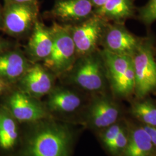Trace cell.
<instances>
[{
	"label": "cell",
	"instance_id": "cell-7",
	"mask_svg": "<svg viewBox=\"0 0 156 156\" xmlns=\"http://www.w3.org/2000/svg\"><path fill=\"white\" fill-rule=\"evenodd\" d=\"M151 39H143L133 56L135 73L134 92L144 98L156 91V62Z\"/></svg>",
	"mask_w": 156,
	"mask_h": 156
},
{
	"label": "cell",
	"instance_id": "cell-19",
	"mask_svg": "<svg viewBox=\"0 0 156 156\" xmlns=\"http://www.w3.org/2000/svg\"><path fill=\"white\" fill-rule=\"evenodd\" d=\"M134 116L147 126L156 127V105L150 100L141 101L132 107Z\"/></svg>",
	"mask_w": 156,
	"mask_h": 156
},
{
	"label": "cell",
	"instance_id": "cell-6",
	"mask_svg": "<svg viewBox=\"0 0 156 156\" xmlns=\"http://www.w3.org/2000/svg\"><path fill=\"white\" fill-rule=\"evenodd\" d=\"M3 1L1 30L15 38L21 37L31 31L38 20V2L27 4L12 0Z\"/></svg>",
	"mask_w": 156,
	"mask_h": 156
},
{
	"label": "cell",
	"instance_id": "cell-24",
	"mask_svg": "<svg viewBox=\"0 0 156 156\" xmlns=\"http://www.w3.org/2000/svg\"><path fill=\"white\" fill-rule=\"evenodd\" d=\"M143 128H144L145 131L148 133L151 137V142L154 146H156V127H153L146 125Z\"/></svg>",
	"mask_w": 156,
	"mask_h": 156
},
{
	"label": "cell",
	"instance_id": "cell-9",
	"mask_svg": "<svg viewBox=\"0 0 156 156\" xmlns=\"http://www.w3.org/2000/svg\"><path fill=\"white\" fill-rule=\"evenodd\" d=\"M108 22L93 13L82 22L71 25L78 58L94 53L101 43Z\"/></svg>",
	"mask_w": 156,
	"mask_h": 156
},
{
	"label": "cell",
	"instance_id": "cell-18",
	"mask_svg": "<svg viewBox=\"0 0 156 156\" xmlns=\"http://www.w3.org/2000/svg\"><path fill=\"white\" fill-rule=\"evenodd\" d=\"M154 145L151 137L143 127L133 130L128 136L127 145L124 156H151Z\"/></svg>",
	"mask_w": 156,
	"mask_h": 156
},
{
	"label": "cell",
	"instance_id": "cell-28",
	"mask_svg": "<svg viewBox=\"0 0 156 156\" xmlns=\"http://www.w3.org/2000/svg\"><path fill=\"white\" fill-rule=\"evenodd\" d=\"M2 6L0 4V30L2 29Z\"/></svg>",
	"mask_w": 156,
	"mask_h": 156
},
{
	"label": "cell",
	"instance_id": "cell-17",
	"mask_svg": "<svg viewBox=\"0 0 156 156\" xmlns=\"http://www.w3.org/2000/svg\"><path fill=\"white\" fill-rule=\"evenodd\" d=\"M94 13L106 22L122 24L135 14L133 0H108L104 5L94 10Z\"/></svg>",
	"mask_w": 156,
	"mask_h": 156
},
{
	"label": "cell",
	"instance_id": "cell-13",
	"mask_svg": "<svg viewBox=\"0 0 156 156\" xmlns=\"http://www.w3.org/2000/svg\"><path fill=\"white\" fill-rule=\"evenodd\" d=\"M94 9L90 0H56L48 14L66 24L73 25L91 16Z\"/></svg>",
	"mask_w": 156,
	"mask_h": 156
},
{
	"label": "cell",
	"instance_id": "cell-1",
	"mask_svg": "<svg viewBox=\"0 0 156 156\" xmlns=\"http://www.w3.org/2000/svg\"><path fill=\"white\" fill-rule=\"evenodd\" d=\"M24 125L20 143L11 156H71L73 124L49 118Z\"/></svg>",
	"mask_w": 156,
	"mask_h": 156
},
{
	"label": "cell",
	"instance_id": "cell-8",
	"mask_svg": "<svg viewBox=\"0 0 156 156\" xmlns=\"http://www.w3.org/2000/svg\"><path fill=\"white\" fill-rule=\"evenodd\" d=\"M46 96L44 104L52 118L74 124L75 117L83 106L82 96L71 89L56 86Z\"/></svg>",
	"mask_w": 156,
	"mask_h": 156
},
{
	"label": "cell",
	"instance_id": "cell-27",
	"mask_svg": "<svg viewBox=\"0 0 156 156\" xmlns=\"http://www.w3.org/2000/svg\"><path fill=\"white\" fill-rule=\"evenodd\" d=\"M15 2H19V3H34V2H37L38 0H12Z\"/></svg>",
	"mask_w": 156,
	"mask_h": 156
},
{
	"label": "cell",
	"instance_id": "cell-4",
	"mask_svg": "<svg viewBox=\"0 0 156 156\" xmlns=\"http://www.w3.org/2000/svg\"><path fill=\"white\" fill-rule=\"evenodd\" d=\"M105 68L107 80L113 93L118 97H128L134 92L135 73L133 57L100 51Z\"/></svg>",
	"mask_w": 156,
	"mask_h": 156
},
{
	"label": "cell",
	"instance_id": "cell-23",
	"mask_svg": "<svg viewBox=\"0 0 156 156\" xmlns=\"http://www.w3.org/2000/svg\"><path fill=\"white\" fill-rule=\"evenodd\" d=\"M13 48V44L12 42L6 39L0 37V55Z\"/></svg>",
	"mask_w": 156,
	"mask_h": 156
},
{
	"label": "cell",
	"instance_id": "cell-21",
	"mask_svg": "<svg viewBox=\"0 0 156 156\" xmlns=\"http://www.w3.org/2000/svg\"><path fill=\"white\" fill-rule=\"evenodd\" d=\"M140 19L145 24L149 25L156 21V0H149L139 11Z\"/></svg>",
	"mask_w": 156,
	"mask_h": 156
},
{
	"label": "cell",
	"instance_id": "cell-22",
	"mask_svg": "<svg viewBox=\"0 0 156 156\" xmlns=\"http://www.w3.org/2000/svg\"><path fill=\"white\" fill-rule=\"evenodd\" d=\"M122 127L116 123L101 131L100 138L104 147L108 149L120 131Z\"/></svg>",
	"mask_w": 156,
	"mask_h": 156
},
{
	"label": "cell",
	"instance_id": "cell-26",
	"mask_svg": "<svg viewBox=\"0 0 156 156\" xmlns=\"http://www.w3.org/2000/svg\"><path fill=\"white\" fill-rule=\"evenodd\" d=\"M92 5L94 7V9H97L100 8L101 6L104 5L108 0H90Z\"/></svg>",
	"mask_w": 156,
	"mask_h": 156
},
{
	"label": "cell",
	"instance_id": "cell-16",
	"mask_svg": "<svg viewBox=\"0 0 156 156\" xmlns=\"http://www.w3.org/2000/svg\"><path fill=\"white\" fill-rule=\"evenodd\" d=\"M21 124L11 114L0 105V151L11 154L21 141Z\"/></svg>",
	"mask_w": 156,
	"mask_h": 156
},
{
	"label": "cell",
	"instance_id": "cell-12",
	"mask_svg": "<svg viewBox=\"0 0 156 156\" xmlns=\"http://www.w3.org/2000/svg\"><path fill=\"white\" fill-rule=\"evenodd\" d=\"M143 39H140L117 24H107L101 41L104 49L113 53L132 57L138 50Z\"/></svg>",
	"mask_w": 156,
	"mask_h": 156
},
{
	"label": "cell",
	"instance_id": "cell-10",
	"mask_svg": "<svg viewBox=\"0 0 156 156\" xmlns=\"http://www.w3.org/2000/svg\"><path fill=\"white\" fill-rule=\"evenodd\" d=\"M55 77L43 65L33 63L15 86L28 95L41 100L55 87Z\"/></svg>",
	"mask_w": 156,
	"mask_h": 156
},
{
	"label": "cell",
	"instance_id": "cell-14",
	"mask_svg": "<svg viewBox=\"0 0 156 156\" xmlns=\"http://www.w3.org/2000/svg\"><path fill=\"white\" fill-rule=\"evenodd\" d=\"M32 64L21 50L13 48L0 55V77L15 86Z\"/></svg>",
	"mask_w": 156,
	"mask_h": 156
},
{
	"label": "cell",
	"instance_id": "cell-11",
	"mask_svg": "<svg viewBox=\"0 0 156 156\" xmlns=\"http://www.w3.org/2000/svg\"><path fill=\"white\" fill-rule=\"evenodd\" d=\"M120 115L117 105L104 95L94 97L80 123L101 131L116 123Z\"/></svg>",
	"mask_w": 156,
	"mask_h": 156
},
{
	"label": "cell",
	"instance_id": "cell-20",
	"mask_svg": "<svg viewBox=\"0 0 156 156\" xmlns=\"http://www.w3.org/2000/svg\"><path fill=\"white\" fill-rule=\"evenodd\" d=\"M128 135L127 134L126 131L122 128L116 138L107 150L113 156L123 154V153L128 144Z\"/></svg>",
	"mask_w": 156,
	"mask_h": 156
},
{
	"label": "cell",
	"instance_id": "cell-25",
	"mask_svg": "<svg viewBox=\"0 0 156 156\" xmlns=\"http://www.w3.org/2000/svg\"><path fill=\"white\" fill-rule=\"evenodd\" d=\"M14 87L7 83L2 78L0 77V95L4 94L6 92L9 91L12 88Z\"/></svg>",
	"mask_w": 156,
	"mask_h": 156
},
{
	"label": "cell",
	"instance_id": "cell-2",
	"mask_svg": "<svg viewBox=\"0 0 156 156\" xmlns=\"http://www.w3.org/2000/svg\"><path fill=\"white\" fill-rule=\"evenodd\" d=\"M53 46L43 66L55 76L67 74L72 69L78 57L71 31L70 24L54 22L50 27Z\"/></svg>",
	"mask_w": 156,
	"mask_h": 156
},
{
	"label": "cell",
	"instance_id": "cell-5",
	"mask_svg": "<svg viewBox=\"0 0 156 156\" xmlns=\"http://www.w3.org/2000/svg\"><path fill=\"white\" fill-rule=\"evenodd\" d=\"M0 105L9 112L20 124L52 118L44 102L24 93L15 86L2 95Z\"/></svg>",
	"mask_w": 156,
	"mask_h": 156
},
{
	"label": "cell",
	"instance_id": "cell-29",
	"mask_svg": "<svg viewBox=\"0 0 156 156\" xmlns=\"http://www.w3.org/2000/svg\"></svg>",
	"mask_w": 156,
	"mask_h": 156
},
{
	"label": "cell",
	"instance_id": "cell-3",
	"mask_svg": "<svg viewBox=\"0 0 156 156\" xmlns=\"http://www.w3.org/2000/svg\"><path fill=\"white\" fill-rule=\"evenodd\" d=\"M68 74V83L85 91L100 94L105 89L107 78L100 52L78 58Z\"/></svg>",
	"mask_w": 156,
	"mask_h": 156
},
{
	"label": "cell",
	"instance_id": "cell-15",
	"mask_svg": "<svg viewBox=\"0 0 156 156\" xmlns=\"http://www.w3.org/2000/svg\"><path fill=\"white\" fill-rule=\"evenodd\" d=\"M53 42L50 27H47L38 20L34 26L26 48L29 60L33 63L44 62L50 55Z\"/></svg>",
	"mask_w": 156,
	"mask_h": 156
}]
</instances>
